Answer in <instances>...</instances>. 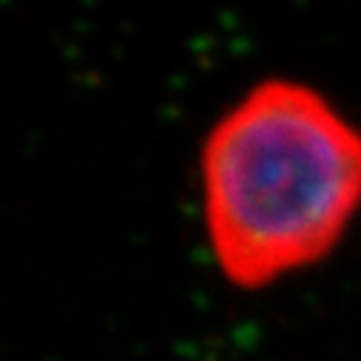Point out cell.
Here are the masks:
<instances>
[{
  "mask_svg": "<svg viewBox=\"0 0 361 361\" xmlns=\"http://www.w3.org/2000/svg\"><path fill=\"white\" fill-rule=\"evenodd\" d=\"M200 168L214 256L245 290L322 262L361 208V128L290 80L250 88L205 137Z\"/></svg>",
  "mask_w": 361,
  "mask_h": 361,
  "instance_id": "1",
  "label": "cell"
}]
</instances>
